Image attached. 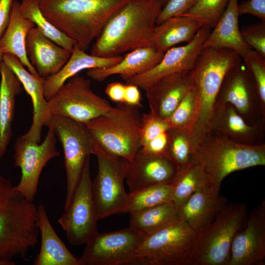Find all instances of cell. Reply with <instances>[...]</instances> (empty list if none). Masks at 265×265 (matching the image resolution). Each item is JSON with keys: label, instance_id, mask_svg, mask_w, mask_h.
<instances>
[{"label": "cell", "instance_id": "obj_1", "mask_svg": "<svg viewBox=\"0 0 265 265\" xmlns=\"http://www.w3.org/2000/svg\"><path fill=\"white\" fill-rule=\"evenodd\" d=\"M161 8L157 0H130L107 22L90 54L111 57L152 46L154 30Z\"/></svg>", "mask_w": 265, "mask_h": 265}, {"label": "cell", "instance_id": "obj_2", "mask_svg": "<svg viewBox=\"0 0 265 265\" xmlns=\"http://www.w3.org/2000/svg\"><path fill=\"white\" fill-rule=\"evenodd\" d=\"M242 60L235 51L225 48H203L190 70L196 102L195 118L189 131L193 150L210 132L216 101L229 70Z\"/></svg>", "mask_w": 265, "mask_h": 265}, {"label": "cell", "instance_id": "obj_3", "mask_svg": "<svg viewBox=\"0 0 265 265\" xmlns=\"http://www.w3.org/2000/svg\"><path fill=\"white\" fill-rule=\"evenodd\" d=\"M44 15L86 51L111 16L130 0H38Z\"/></svg>", "mask_w": 265, "mask_h": 265}, {"label": "cell", "instance_id": "obj_4", "mask_svg": "<svg viewBox=\"0 0 265 265\" xmlns=\"http://www.w3.org/2000/svg\"><path fill=\"white\" fill-rule=\"evenodd\" d=\"M37 207L0 175V261L25 259L38 242Z\"/></svg>", "mask_w": 265, "mask_h": 265}, {"label": "cell", "instance_id": "obj_5", "mask_svg": "<svg viewBox=\"0 0 265 265\" xmlns=\"http://www.w3.org/2000/svg\"><path fill=\"white\" fill-rule=\"evenodd\" d=\"M190 163L200 166L210 183L220 187L234 172L265 165V144L246 145L210 132L193 149Z\"/></svg>", "mask_w": 265, "mask_h": 265}, {"label": "cell", "instance_id": "obj_6", "mask_svg": "<svg viewBox=\"0 0 265 265\" xmlns=\"http://www.w3.org/2000/svg\"><path fill=\"white\" fill-rule=\"evenodd\" d=\"M139 108L118 103L84 124L96 141L111 154L131 160L141 147Z\"/></svg>", "mask_w": 265, "mask_h": 265}, {"label": "cell", "instance_id": "obj_7", "mask_svg": "<svg viewBox=\"0 0 265 265\" xmlns=\"http://www.w3.org/2000/svg\"><path fill=\"white\" fill-rule=\"evenodd\" d=\"M198 234L178 219L143 236L135 255L137 265H190Z\"/></svg>", "mask_w": 265, "mask_h": 265}, {"label": "cell", "instance_id": "obj_8", "mask_svg": "<svg viewBox=\"0 0 265 265\" xmlns=\"http://www.w3.org/2000/svg\"><path fill=\"white\" fill-rule=\"evenodd\" d=\"M247 217L245 203H228L214 220L198 234L190 265H227L233 239Z\"/></svg>", "mask_w": 265, "mask_h": 265}, {"label": "cell", "instance_id": "obj_9", "mask_svg": "<svg viewBox=\"0 0 265 265\" xmlns=\"http://www.w3.org/2000/svg\"><path fill=\"white\" fill-rule=\"evenodd\" d=\"M93 155L98 171L92 189L98 220L120 213H126L129 194L124 187L126 160L104 149L96 141Z\"/></svg>", "mask_w": 265, "mask_h": 265}, {"label": "cell", "instance_id": "obj_10", "mask_svg": "<svg viewBox=\"0 0 265 265\" xmlns=\"http://www.w3.org/2000/svg\"><path fill=\"white\" fill-rule=\"evenodd\" d=\"M89 157L73 194L58 219L73 245L86 244L98 232Z\"/></svg>", "mask_w": 265, "mask_h": 265}, {"label": "cell", "instance_id": "obj_11", "mask_svg": "<svg viewBox=\"0 0 265 265\" xmlns=\"http://www.w3.org/2000/svg\"><path fill=\"white\" fill-rule=\"evenodd\" d=\"M61 143L66 172V206L76 189L87 159L94 154L96 140L86 126L69 118L53 115L50 124Z\"/></svg>", "mask_w": 265, "mask_h": 265}, {"label": "cell", "instance_id": "obj_12", "mask_svg": "<svg viewBox=\"0 0 265 265\" xmlns=\"http://www.w3.org/2000/svg\"><path fill=\"white\" fill-rule=\"evenodd\" d=\"M89 79L81 76L68 80L47 101L52 115L69 118L84 125L112 107L96 94Z\"/></svg>", "mask_w": 265, "mask_h": 265}, {"label": "cell", "instance_id": "obj_13", "mask_svg": "<svg viewBox=\"0 0 265 265\" xmlns=\"http://www.w3.org/2000/svg\"><path fill=\"white\" fill-rule=\"evenodd\" d=\"M143 235L128 228L109 233L98 232L86 243L81 265H137L135 255Z\"/></svg>", "mask_w": 265, "mask_h": 265}, {"label": "cell", "instance_id": "obj_14", "mask_svg": "<svg viewBox=\"0 0 265 265\" xmlns=\"http://www.w3.org/2000/svg\"><path fill=\"white\" fill-rule=\"evenodd\" d=\"M41 143L26 138L23 135L16 140L14 145V165L21 170L20 181L16 188L28 201L33 202L38 191L39 178L47 163L58 157L56 135L51 125Z\"/></svg>", "mask_w": 265, "mask_h": 265}, {"label": "cell", "instance_id": "obj_15", "mask_svg": "<svg viewBox=\"0 0 265 265\" xmlns=\"http://www.w3.org/2000/svg\"><path fill=\"white\" fill-rule=\"evenodd\" d=\"M226 104L233 106L250 125L265 123V113L261 106L255 80L242 60L229 70L223 80L215 107Z\"/></svg>", "mask_w": 265, "mask_h": 265}, {"label": "cell", "instance_id": "obj_16", "mask_svg": "<svg viewBox=\"0 0 265 265\" xmlns=\"http://www.w3.org/2000/svg\"><path fill=\"white\" fill-rule=\"evenodd\" d=\"M210 29L202 27L194 38L187 44L173 47L167 50L160 62L149 71L129 78L127 84H132L145 90L155 82L166 76L184 71H189L203 49V43Z\"/></svg>", "mask_w": 265, "mask_h": 265}, {"label": "cell", "instance_id": "obj_17", "mask_svg": "<svg viewBox=\"0 0 265 265\" xmlns=\"http://www.w3.org/2000/svg\"><path fill=\"white\" fill-rule=\"evenodd\" d=\"M265 263V201L248 215L236 234L227 265H264Z\"/></svg>", "mask_w": 265, "mask_h": 265}, {"label": "cell", "instance_id": "obj_18", "mask_svg": "<svg viewBox=\"0 0 265 265\" xmlns=\"http://www.w3.org/2000/svg\"><path fill=\"white\" fill-rule=\"evenodd\" d=\"M2 61L17 76L32 101V124L23 135L31 141L39 143L43 128L50 125L52 117L44 95L45 78L29 72L20 60L11 54H3Z\"/></svg>", "mask_w": 265, "mask_h": 265}, {"label": "cell", "instance_id": "obj_19", "mask_svg": "<svg viewBox=\"0 0 265 265\" xmlns=\"http://www.w3.org/2000/svg\"><path fill=\"white\" fill-rule=\"evenodd\" d=\"M126 180L130 192L162 184H171L177 167L166 157L147 154L141 148L126 160Z\"/></svg>", "mask_w": 265, "mask_h": 265}, {"label": "cell", "instance_id": "obj_20", "mask_svg": "<svg viewBox=\"0 0 265 265\" xmlns=\"http://www.w3.org/2000/svg\"><path fill=\"white\" fill-rule=\"evenodd\" d=\"M220 187L209 183L196 191L178 209L179 219L197 234L205 230L228 203L219 194Z\"/></svg>", "mask_w": 265, "mask_h": 265}, {"label": "cell", "instance_id": "obj_21", "mask_svg": "<svg viewBox=\"0 0 265 265\" xmlns=\"http://www.w3.org/2000/svg\"><path fill=\"white\" fill-rule=\"evenodd\" d=\"M191 87L190 71L159 79L145 90L150 111L160 118L168 119Z\"/></svg>", "mask_w": 265, "mask_h": 265}, {"label": "cell", "instance_id": "obj_22", "mask_svg": "<svg viewBox=\"0 0 265 265\" xmlns=\"http://www.w3.org/2000/svg\"><path fill=\"white\" fill-rule=\"evenodd\" d=\"M265 123L250 125L233 106L226 104L215 107L210 132L223 136L239 144L259 145L265 144Z\"/></svg>", "mask_w": 265, "mask_h": 265}, {"label": "cell", "instance_id": "obj_23", "mask_svg": "<svg viewBox=\"0 0 265 265\" xmlns=\"http://www.w3.org/2000/svg\"><path fill=\"white\" fill-rule=\"evenodd\" d=\"M26 49L30 62L44 78L57 73L71 54L42 34L35 26L27 33Z\"/></svg>", "mask_w": 265, "mask_h": 265}, {"label": "cell", "instance_id": "obj_24", "mask_svg": "<svg viewBox=\"0 0 265 265\" xmlns=\"http://www.w3.org/2000/svg\"><path fill=\"white\" fill-rule=\"evenodd\" d=\"M164 53L152 46L138 48L130 51L112 66L88 69L86 74L89 78L99 82L114 75H119L125 80L153 68L160 62Z\"/></svg>", "mask_w": 265, "mask_h": 265}, {"label": "cell", "instance_id": "obj_25", "mask_svg": "<svg viewBox=\"0 0 265 265\" xmlns=\"http://www.w3.org/2000/svg\"><path fill=\"white\" fill-rule=\"evenodd\" d=\"M123 58L119 55L102 57L87 54L76 44L68 60L55 74L45 78L44 95L47 101L51 98L70 79L80 71L93 68H105L118 63Z\"/></svg>", "mask_w": 265, "mask_h": 265}, {"label": "cell", "instance_id": "obj_26", "mask_svg": "<svg viewBox=\"0 0 265 265\" xmlns=\"http://www.w3.org/2000/svg\"><path fill=\"white\" fill-rule=\"evenodd\" d=\"M238 0H229L220 19L205 40L203 48H225L235 51L243 59L252 49L243 40L238 25Z\"/></svg>", "mask_w": 265, "mask_h": 265}, {"label": "cell", "instance_id": "obj_27", "mask_svg": "<svg viewBox=\"0 0 265 265\" xmlns=\"http://www.w3.org/2000/svg\"><path fill=\"white\" fill-rule=\"evenodd\" d=\"M37 224L41 233V246L34 265H81L67 249L52 227L44 206L37 207Z\"/></svg>", "mask_w": 265, "mask_h": 265}, {"label": "cell", "instance_id": "obj_28", "mask_svg": "<svg viewBox=\"0 0 265 265\" xmlns=\"http://www.w3.org/2000/svg\"><path fill=\"white\" fill-rule=\"evenodd\" d=\"M0 159L6 152L12 136L16 96L23 90L15 73L2 61L0 65Z\"/></svg>", "mask_w": 265, "mask_h": 265}, {"label": "cell", "instance_id": "obj_29", "mask_svg": "<svg viewBox=\"0 0 265 265\" xmlns=\"http://www.w3.org/2000/svg\"><path fill=\"white\" fill-rule=\"evenodd\" d=\"M35 25L22 13L20 2L14 0L8 26L0 38V50L3 54L16 56L28 71L38 75L30 62L26 49V38L28 31Z\"/></svg>", "mask_w": 265, "mask_h": 265}, {"label": "cell", "instance_id": "obj_30", "mask_svg": "<svg viewBox=\"0 0 265 265\" xmlns=\"http://www.w3.org/2000/svg\"><path fill=\"white\" fill-rule=\"evenodd\" d=\"M201 27L199 22L186 17H170L156 25L153 35L152 46L165 53L177 44L190 42Z\"/></svg>", "mask_w": 265, "mask_h": 265}, {"label": "cell", "instance_id": "obj_31", "mask_svg": "<svg viewBox=\"0 0 265 265\" xmlns=\"http://www.w3.org/2000/svg\"><path fill=\"white\" fill-rule=\"evenodd\" d=\"M171 127L168 119L160 118L150 111L142 114L140 148L147 154L165 157L168 131Z\"/></svg>", "mask_w": 265, "mask_h": 265}, {"label": "cell", "instance_id": "obj_32", "mask_svg": "<svg viewBox=\"0 0 265 265\" xmlns=\"http://www.w3.org/2000/svg\"><path fill=\"white\" fill-rule=\"evenodd\" d=\"M130 226L146 235L179 219L178 211L172 202L130 213Z\"/></svg>", "mask_w": 265, "mask_h": 265}, {"label": "cell", "instance_id": "obj_33", "mask_svg": "<svg viewBox=\"0 0 265 265\" xmlns=\"http://www.w3.org/2000/svg\"><path fill=\"white\" fill-rule=\"evenodd\" d=\"M209 183H211L205 171L198 164L190 163L188 166L178 169L171 183L172 202L178 209L196 191Z\"/></svg>", "mask_w": 265, "mask_h": 265}, {"label": "cell", "instance_id": "obj_34", "mask_svg": "<svg viewBox=\"0 0 265 265\" xmlns=\"http://www.w3.org/2000/svg\"><path fill=\"white\" fill-rule=\"evenodd\" d=\"M20 9L23 16L35 25L44 35L72 53L75 42L59 30L44 15L38 0H22Z\"/></svg>", "mask_w": 265, "mask_h": 265}, {"label": "cell", "instance_id": "obj_35", "mask_svg": "<svg viewBox=\"0 0 265 265\" xmlns=\"http://www.w3.org/2000/svg\"><path fill=\"white\" fill-rule=\"evenodd\" d=\"M129 194L126 213H130L172 202L173 189L171 184H162L129 192Z\"/></svg>", "mask_w": 265, "mask_h": 265}, {"label": "cell", "instance_id": "obj_36", "mask_svg": "<svg viewBox=\"0 0 265 265\" xmlns=\"http://www.w3.org/2000/svg\"><path fill=\"white\" fill-rule=\"evenodd\" d=\"M193 147L187 130L171 127L168 131V140L165 157L180 169L191 162Z\"/></svg>", "mask_w": 265, "mask_h": 265}, {"label": "cell", "instance_id": "obj_37", "mask_svg": "<svg viewBox=\"0 0 265 265\" xmlns=\"http://www.w3.org/2000/svg\"><path fill=\"white\" fill-rule=\"evenodd\" d=\"M229 0H199L190 10L180 16L199 22L202 27L213 28L225 10Z\"/></svg>", "mask_w": 265, "mask_h": 265}, {"label": "cell", "instance_id": "obj_38", "mask_svg": "<svg viewBox=\"0 0 265 265\" xmlns=\"http://www.w3.org/2000/svg\"><path fill=\"white\" fill-rule=\"evenodd\" d=\"M196 108V98L191 87L168 119L173 127L189 132L193 123Z\"/></svg>", "mask_w": 265, "mask_h": 265}, {"label": "cell", "instance_id": "obj_39", "mask_svg": "<svg viewBox=\"0 0 265 265\" xmlns=\"http://www.w3.org/2000/svg\"><path fill=\"white\" fill-rule=\"evenodd\" d=\"M242 59L255 80L261 106L265 113V57L251 49Z\"/></svg>", "mask_w": 265, "mask_h": 265}, {"label": "cell", "instance_id": "obj_40", "mask_svg": "<svg viewBox=\"0 0 265 265\" xmlns=\"http://www.w3.org/2000/svg\"><path fill=\"white\" fill-rule=\"evenodd\" d=\"M240 32L244 42L265 57V21L244 26Z\"/></svg>", "mask_w": 265, "mask_h": 265}, {"label": "cell", "instance_id": "obj_41", "mask_svg": "<svg viewBox=\"0 0 265 265\" xmlns=\"http://www.w3.org/2000/svg\"><path fill=\"white\" fill-rule=\"evenodd\" d=\"M199 0H169L162 7L157 20L156 25L174 16H180L190 10Z\"/></svg>", "mask_w": 265, "mask_h": 265}, {"label": "cell", "instance_id": "obj_42", "mask_svg": "<svg viewBox=\"0 0 265 265\" xmlns=\"http://www.w3.org/2000/svg\"><path fill=\"white\" fill-rule=\"evenodd\" d=\"M239 15H252L261 21H265V0H247L238 3Z\"/></svg>", "mask_w": 265, "mask_h": 265}, {"label": "cell", "instance_id": "obj_43", "mask_svg": "<svg viewBox=\"0 0 265 265\" xmlns=\"http://www.w3.org/2000/svg\"><path fill=\"white\" fill-rule=\"evenodd\" d=\"M124 103L138 108L142 106L141 94L137 86L125 84Z\"/></svg>", "mask_w": 265, "mask_h": 265}, {"label": "cell", "instance_id": "obj_44", "mask_svg": "<svg viewBox=\"0 0 265 265\" xmlns=\"http://www.w3.org/2000/svg\"><path fill=\"white\" fill-rule=\"evenodd\" d=\"M125 84L120 82H112L107 84L105 92L112 101L124 103Z\"/></svg>", "mask_w": 265, "mask_h": 265}, {"label": "cell", "instance_id": "obj_45", "mask_svg": "<svg viewBox=\"0 0 265 265\" xmlns=\"http://www.w3.org/2000/svg\"><path fill=\"white\" fill-rule=\"evenodd\" d=\"M14 0H0V38L8 26Z\"/></svg>", "mask_w": 265, "mask_h": 265}, {"label": "cell", "instance_id": "obj_46", "mask_svg": "<svg viewBox=\"0 0 265 265\" xmlns=\"http://www.w3.org/2000/svg\"><path fill=\"white\" fill-rule=\"evenodd\" d=\"M161 5L162 7H163L169 0H157Z\"/></svg>", "mask_w": 265, "mask_h": 265}, {"label": "cell", "instance_id": "obj_47", "mask_svg": "<svg viewBox=\"0 0 265 265\" xmlns=\"http://www.w3.org/2000/svg\"><path fill=\"white\" fill-rule=\"evenodd\" d=\"M15 263H9L4 261H0V265H14Z\"/></svg>", "mask_w": 265, "mask_h": 265}, {"label": "cell", "instance_id": "obj_48", "mask_svg": "<svg viewBox=\"0 0 265 265\" xmlns=\"http://www.w3.org/2000/svg\"><path fill=\"white\" fill-rule=\"evenodd\" d=\"M3 54L2 53L1 51L0 50V65L2 62Z\"/></svg>", "mask_w": 265, "mask_h": 265}]
</instances>
